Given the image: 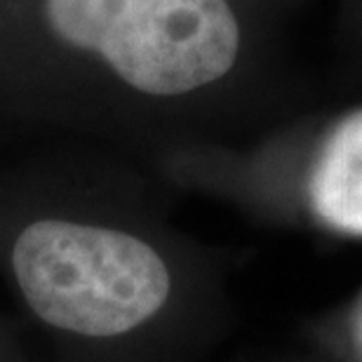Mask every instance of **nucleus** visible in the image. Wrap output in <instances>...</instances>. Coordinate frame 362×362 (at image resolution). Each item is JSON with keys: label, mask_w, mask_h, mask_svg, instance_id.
<instances>
[{"label": "nucleus", "mask_w": 362, "mask_h": 362, "mask_svg": "<svg viewBox=\"0 0 362 362\" xmlns=\"http://www.w3.org/2000/svg\"><path fill=\"white\" fill-rule=\"evenodd\" d=\"M64 42L94 49L136 92L195 94L238 69L245 19L235 0H47Z\"/></svg>", "instance_id": "nucleus-1"}, {"label": "nucleus", "mask_w": 362, "mask_h": 362, "mask_svg": "<svg viewBox=\"0 0 362 362\" xmlns=\"http://www.w3.org/2000/svg\"><path fill=\"white\" fill-rule=\"evenodd\" d=\"M12 266L42 322L94 339L120 337L151 320L172 287L163 257L139 238L62 219L21 230Z\"/></svg>", "instance_id": "nucleus-2"}, {"label": "nucleus", "mask_w": 362, "mask_h": 362, "mask_svg": "<svg viewBox=\"0 0 362 362\" xmlns=\"http://www.w3.org/2000/svg\"><path fill=\"white\" fill-rule=\"evenodd\" d=\"M306 200L325 228L362 238V104L337 115L317 136Z\"/></svg>", "instance_id": "nucleus-3"}, {"label": "nucleus", "mask_w": 362, "mask_h": 362, "mask_svg": "<svg viewBox=\"0 0 362 362\" xmlns=\"http://www.w3.org/2000/svg\"><path fill=\"white\" fill-rule=\"evenodd\" d=\"M339 26H341L344 42L362 54V0H337Z\"/></svg>", "instance_id": "nucleus-4"}, {"label": "nucleus", "mask_w": 362, "mask_h": 362, "mask_svg": "<svg viewBox=\"0 0 362 362\" xmlns=\"http://www.w3.org/2000/svg\"><path fill=\"white\" fill-rule=\"evenodd\" d=\"M351 339H353V349H356L358 358L362 362V294L351 315Z\"/></svg>", "instance_id": "nucleus-5"}]
</instances>
